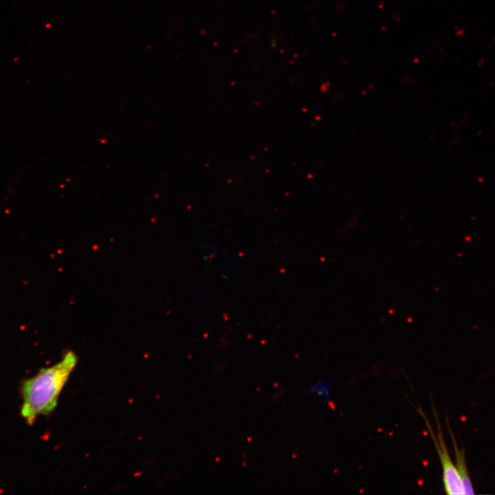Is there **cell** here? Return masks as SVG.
<instances>
[{"instance_id":"6da1fadb","label":"cell","mask_w":495,"mask_h":495,"mask_svg":"<svg viewBox=\"0 0 495 495\" xmlns=\"http://www.w3.org/2000/svg\"><path fill=\"white\" fill-rule=\"evenodd\" d=\"M78 358L68 351L57 364L42 368L22 385V417L31 425L39 415H47L57 406L59 395L77 364Z\"/></svg>"},{"instance_id":"7a4b0ae2","label":"cell","mask_w":495,"mask_h":495,"mask_svg":"<svg viewBox=\"0 0 495 495\" xmlns=\"http://www.w3.org/2000/svg\"><path fill=\"white\" fill-rule=\"evenodd\" d=\"M432 409L437 423V434H434L427 417L417 406V410L425 421L426 426L437 450L442 468V480L445 492L447 494H463V486L455 464L452 462L444 440L437 412L431 399Z\"/></svg>"},{"instance_id":"3957f363","label":"cell","mask_w":495,"mask_h":495,"mask_svg":"<svg viewBox=\"0 0 495 495\" xmlns=\"http://www.w3.org/2000/svg\"><path fill=\"white\" fill-rule=\"evenodd\" d=\"M446 417V424L453 445L454 453L455 456V466L459 474L461 481L463 486V494H472L474 493L472 483L469 474L464 449L462 446H459L457 443L454 434Z\"/></svg>"}]
</instances>
